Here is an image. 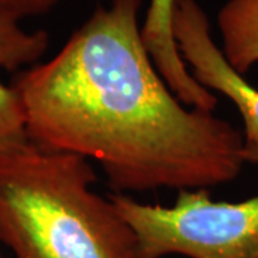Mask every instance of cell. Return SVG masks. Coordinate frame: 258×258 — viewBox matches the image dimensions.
Wrapping results in <instances>:
<instances>
[{"label":"cell","mask_w":258,"mask_h":258,"mask_svg":"<svg viewBox=\"0 0 258 258\" xmlns=\"http://www.w3.org/2000/svg\"><path fill=\"white\" fill-rule=\"evenodd\" d=\"M142 2L102 5L52 59L18 72L30 142L98 161L116 194L234 181L244 135L171 91L142 39Z\"/></svg>","instance_id":"6da1fadb"},{"label":"cell","mask_w":258,"mask_h":258,"mask_svg":"<svg viewBox=\"0 0 258 258\" xmlns=\"http://www.w3.org/2000/svg\"><path fill=\"white\" fill-rule=\"evenodd\" d=\"M89 159L29 142L0 157V241L15 258H137L135 232L93 192Z\"/></svg>","instance_id":"7a4b0ae2"},{"label":"cell","mask_w":258,"mask_h":258,"mask_svg":"<svg viewBox=\"0 0 258 258\" xmlns=\"http://www.w3.org/2000/svg\"><path fill=\"white\" fill-rule=\"evenodd\" d=\"M258 165V144L244 145ZM109 200L135 232L137 258H258V195L214 203L207 189H182L172 207L142 204L123 194Z\"/></svg>","instance_id":"3957f363"},{"label":"cell","mask_w":258,"mask_h":258,"mask_svg":"<svg viewBox=\"0 0 258 258\" xmlns=\"http://www.w3.org/2000/svg\"><path fill=\"white\" fill-rule=\"evenodd\" d=\"M172 32L178 52L197 82L222 93L244 120V145L258 144V88L225 60L211 35L207 13L197 0H176Z\"/></svg>","instance_id":"277c9868"},{"label":"cell","mask_w":258,"mask_h":258,"mask_svg":"<svg viewBox=\"0 0 258 258\" xmlns=\"http://www.w3.org/2000/svg\"><path fill=\"white\" fill-rule=\"evenodd\" d=\"M175 5L176 0H149L145 23L141 28L144 43L176 98L189 108L212 112L218 98L197 82L178 52L172 32Z\"/></svg>","instance_id":"5b68a950"},{"label":"cell","mask_w":258,"mask_h":258,"mask_svg":"<svg viewBox=\"0 0 258 258\" xmlns=\"http://www.w3.org/2000/svg\"><path fill=\"white\" fill-rule=\"evenodd\" d=\"M217 26L222 55L244 76L258 63V0H227L218 12Z\"/></svg>","instance_id":"8992f818"},{"label":"cell","mask_w":258,"mask_h":258,"mask_svg":"<svg viewBox=\"0 0 258 258\" xmlns=\"http://www.w3.org/2000/svg\"><path fill=\"white\" fill-rule=\"evenodd\" d=\"M22 19L0 6V69L20 72L36 64L49 47V33L43 29L28 30Z\"/></svg>","instance_id":"52a82bcc"},{"label":"cell","mask_w":258,"mask_h":258,"mask_svg":"<svg viewBox=\"0 0 258 258\" xmlns=\"http://www.w3.org/2000/svg\"><path fill=\"white\" fill-rule=\"evenodd\" d=\"M30 142L20 96L0 79V157Z\"/></svg>","instance_id":"ba28073f"},{"label":"cell","mask_w":258,"mask_h":258,"mask_svg":"<svg viewBox=\"0 0 258 258\" xmlns=\"http://www.w3.org/2000/svg\"><path fill=\"white\" fill-rule=\"evenodd\" d=\"M62 0H0V6L10 10L19 19L35 18L46 15Z\"/></svg>","instance_id":"9c48e42d"},{"label":"cell","mask_w":258,"mask_h":258,"mask_svg":"<svg viewBox=\"0 0 258 258\" xmlns=\"http://www.w3.org/2000/svg\"><path fill=\"white\" fill-rule=\"evenodd\" d=\"M106 2H111V0H106Z\"/></svg>","instance_id":"30bf717a"},{"label":"cell","mask_w":258,"mask_h":258,"mask_svg":"<svg viewBox=\"0 0 258 258\" xmlns=\"http://www.w3.org/2000/svg\"><path fill=\"white\" fill-rule=\"evenodd\" d=\"M0 258H2V255H0Z\"/></svg>","instance_id":"8fae6325"}]
</instances>
